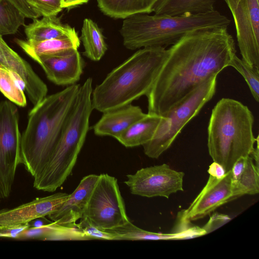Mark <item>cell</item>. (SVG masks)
Returning a JSON list of instances; mask_svg holds the SVG:
<instances>
[{
    "mask_svg": "<svg viewBox=\"0 0 259 259\" xmlns=\"http://www.w3.org/2000/svg\"><path fill=\"white\" fill-rule=\"evenodd\" d=\"M236 53L227 27L186 33L167 49V57L146 95L148 113L165 116L203 82L229 66Z\"/></svg>",
    "mask_w": 259,
    "mask_h": 259,
    "instance_id": "obj_1",
    "label": "cell"
},
{
    "mask_svg": "<svg viewBox=\"0 0 259 259\" xmlns=\"http://www.w3.org/2000/svg\"><path fill=\"white\" fill-rule=\"evenodd\" d=\"M80 85L46 96L28 114L21 134L22 164L33 177L44 168L59 141Z\"/></svg>",
    "mask_w": 259,
    "mask_h": 259,
    "instance_id": "obj_2",
    "label": "cell"
},
{
    "mask_svg": "<svg viewBox=\"0 0 259 259\" xmlns=\"http://www.w3.org/2000/svg\"><path fill=\"white\" fill-rule=\"evenodd\" d=\"M167 55V50L162 47L143 48L136 51L93 90V109L103 113L146 96Z\"/></svg>",
    "mask_w": 259,
    "mask_h": 259,
    "instance_id": "obj_3",
    "label": "cell"
},
{
    "mask_svg": "<svg viewBox=\"0 0 259 259\" xmlns=\"http://www.w3.org/2000/svg\"><path fill=\"white\" fill-rule=\"evenodd\" d=\"M92 92V79L88 78L79 87L51 157L42 170L34 178L33 183L38 190L55 192L71 174L89 128L94 109Z\"/></svg>",
    "mask_w": 259,
    "mask_h": 259,
    "instance_id": "obj_4",
    "label": "cell"
},
{
    "mask_svg": "<svg viewBox=\"0 0 259 259\" xmlns=\"http://www.w3.org/2000/svg\"><path fill=\"white\" fill-rule=\"evenodd\" d=\"M253 122L248 107L235 99L223 98L212 109L207 128L208 150L213 162L222 165L226 172L253 150Z\"/></svg>",
    "mask_w": 259,
    "mask_h": 259,
    "instance_id": "obj_5",
    "label": "cell"
},
{
    "mask_svg": "<svg viewBox=\"0 0 259 259\" xmlns=\"http://www.w3.org/2000/svg\"><path fill=\"white\" fill-rule=\"evenodd\" d=\"M139 13L123 19L120 33L124 46L135 50L171 46L186 33L198 29L228 27L230 20L217 10L205 13L169 16Z\"/></svg>",
    "mask_w": 259,
    "mask_h": 259,
    "instance_id": "obj_6",
    "label": "cell"
},
{
    "mask_svg": "<svg viewBox=\"0 0 259 259\" xmlns=\"http://www.w3.org/2000/svg\"><path fill=\"white\" fill-rule=\"evenodd\" d=\"M217 77L203 82L162 117L153 138L143 145L146 155L158 158L170 147L184 127L214 96Z\"/></svg>",
    "mask_w": 259,
    "mask_h": 259,
    "instance_id": "obj_7",
    "label": "cell"
},
{
    "mask_svg": "<svg viewBox=\"0 0 259 259\" xmlns=\"http://www.w3.org/2000/svg\"><path fill=\"white\" fill-rule=\"evenodd\" d=\"M16 104L0 102V199L8 198L12 192L16 170L22 164L21 134Z\"/></svg>",
    "mask_w": 259,
    "mask_h": 259,
    "instance_id": "obj_8",
    "label": "cell"
},
{
    "mask_svg": "<svg viewBox=\"0 0 259 259\" xmlns=\"http://www.w3.org/2000/svg\"><path fill=\"white\" fill-rule=\"evenodd\" d=\"M83 216L104 230L130 221L116 178L107 174L99 175Z\"/></svg>",
    "mask_w": 259,
    "mask_h": 259,
    "instance_id": "obj_9",
    "label": "cell"
},
{
    "mask_svg": "<svg viewBox=\"0 0 259 259\" xmlns=\"http://www.w3.org/2000/svg\"><path fill=\"white\" fill-rule=\"evenodd\" d=\"M234 21L242 59L259 68V0H223Z\"/></svg>",
    "mask_w": 259,
    "mask_h": 259,
    "instance_id": "obj_10",
    "label": "cell"
},
{
    "mask_svg": "<svg viewBox=\"0 0 259 259\" xmlns=\"http://www.w3.org/2000/svg\"><path fill=\"white\" fill-rule=\"evenodd\" d=\"M184 175L183 172L162 164L142 168L134 174L127 175L124 183L133 195L168 198L172 194L184 190Z\"/></svg>",
    "mask_w": 259,
    "mask_h": 259,
    "instance_id": "obj_11",
    "label": "cell"
},
{
    "mask_svg": "<svg viewBox=\"0 0 259 259\" xmlns=\"http://www.w3.org/2000/svg\"><path fill=\"white\" fill-rule=\"evenodd\" d=\"M233 199L231 170L227 172L221 179L209 175L204 187L189 207L180 212L179 218L189 222L200 219Z\"/></svg>",
    "mask_w": 259,
    "mask_h": 259,
    "instance_id": "obj_12",
    "label": "cell"
},
{
    "mask_svg": "<svg viewBox=\"0 0 259 259\" xmlns=\"http://www.w3.org/2000/svg\"><path fill=\"white\" fill-rule=\"evenodd\" d=\"M70 194L57 192L12 209H0V226H16L29 223L56 211L69 197Z\"/></svg>",
    "mask_w": 259,
    "mask_h": 259,
    "instance_id": "obj_13",
    "label": "cell"
},
{
    "mask_svg": "<svg viewBox=\"0 0 259 259\" xmlns=\"http://www.w3.org/2000/svg\"><path fill=\"white\" fill-rule=\"evenodd\" d=\"M44 70L47 78L56 84L70 85L78 81L84 62L77 50L53 55H44L33 59Z\"/></svg>",
    "mask_w": 259,
    "mask_h": 259,
    "instance_id": "obj_14",
    "label": "cell"
},
{
    "mask_svg": "<svg viewBox=\"0 0 259 259\" xmlns=\"http://www.w3.org/2000/svg\"><path fill=\"white\" fill-rule=\"evenodd\" d=\"M99 175L90 174L84 177L76 188L55 211L48 217L59 225L72 226L83 215Z\"/></svg>",
    "mask_w": 259,
    "mask_h": 259,
    "instance_id": "obj_15",
    "label": "cell"
},
{
    "mask_svg": "<svg viewBox=\"0 0 259 259\" xmlns=\"http://www.w3.org/2000/svg\"><path fill=\"white\" fill-rule=\"evenodd\" d=\"M146 115L141 108L130 104L105 112L94 125L95 134L116 139L137 120Z\"/></svg>",
    "mask_w": 259,
    "mask_h": 259,
    "instance_id": "obj_16",
    "label": "cell"
},
{
    "mask_svg": "<svg viewBox=\"0 0 259 259\" xmlns=\"http://www.w3.org/2000/svg\"><path fill=\"white\" fill-rule=\"evenodd\" d=\"M106 231L115 234L118 240H185L196 238L200 235V230L195 226H189L170 233H154L142 229L130 221L124 225Z\"/></svg>",
    "mask_w": 259,
    "mask_h": 259,
    "instance_id": "obj_17",
    "label": "cell"
},
{
    "mask_svg": "<svg viewBox=\"0 0 259 259\" xmlns=\"http://www.w3.org/2000/svg\"><path fill=\"white\" fill-rule=\"evenodd\" d=\"M25 25L27 40L39 41L76 34L74 28L62 23L57 16H44Z\"/></svg>",
    "mask_w": 259,
    "mask_h": 259,
    "instance_id": "obj_18",
    "label": "cell"
},
{
    "mask_svg": "<svg viewBox=\"0 0 259 259\" xmlns=\"http://www.w3.org/2000/svg\"><path fill=\"white\" fill-rule=\"evenodd\" d=\"M15 41L32 59L41 56L57 55L77 50L80 45V39L77 34L39 41L19 39H16Z\"/></svg>",
    "mask_w": 259,
    "mask_h": 259,
    "instance_id": "obj_19",
    "label": "cell"
},
{
    "mask_svg": "<svg viewBox=\"0 0 259 259\" xmlns=\"http://www.w3.org/2000/svg\"><path fill=\"white\" fill-rule=\"evenodd\" d=\"M162 116L147 113L122 132L116 139L125 147L143 146L153 138Z\"/></svg>",
    "mask_w": 259,
    "mask_h": 259,
    "instance_id": "obj_20",
    "label": "cell"
},
{
    "mask_svg": "<svg viewBox=\"0 0 259 259\" xmlns=\"http://www.w3.org/2000/svg\"><path fill=\"white\" fill-rule=\"evenodd\" d=\"M160 0H98V6L105 15L124 19L135 14H150Z\"/></svg>",
    "mask_w": 259,
    "mask_h": 259,
    "instance_id": "obj_21",
    "label": "cell"
},
{
    "mask_svg": "<svg viewBox=\"0 0 259 259\" xmlns=\"http://www.w3.org/2000/svg\"><path fill=\"white\" fill-rule=\"evenodd\" d=\"M216 0H160L155 5V14L169 16L205 13L214 10Z\"/></svg>",
    "mask_w": 259,
    "mask_h": 259,
    "instance_id": "obj_22",
    "label": "cell"
},
{
    "mask_svg": "<svg viewBox=\"0 0 259 259\" xmlns=\"http://www.w3.org/2000/svg\"><path fill=\"white\" fill-rule=\"evenodd\" d=\"M79 39L84 47L83 55L92 61H99L107 50L101 29L92 19H84Z\"/></svg>",
    "mask_w": 259,
    "mask_h": 259,
    "instance_id": "obj_23",
    "label": "cell"
},
{
    "mask_svg": "<svg viewBox=\"0 0 259 259\" xmlns=\"http://www.w3.org/2000/svg\"><path fill=\"white\" fill-rule=\"evenodd\" d=\"M233 184V183H232ZM234 199L242 195L259 192V168L248 156L245 168L238 181L233 184Z\"/></svg>",
    "mask_w": 259,
    "mask_h": 259,
    "instance_id": "obj_24",
    "label": "cell"
},
{
    "mask_svg": "<svg viewBox=\"0 0 259 259\" xmlns=\"http://www.w3.org/2000/svg\"><path fill=\"white\" fill-rule=\"evenodd\" d=\"M0 92L11 102L20 107L27 104L22 87L13 74L0 65Z\"/></svg>",
    "mask_w": 259,
    "mask_h": 259,
    "instance_id": "obj_25",
    "label": "cell"
},
{
    "mask_svg": "<svg viewBox=\"0 0 259 259\" xmlns=\"http://www.w3.org/2000/svg\"><path fill=\"white\" fill-rule=\"evenodd\" d=\"M25 17L13 5L0 0V35L15 34L25 24Z\"/></svg>",
    "mask_w": 259,
    "mask_h": 259,
    "instance_id": "obj_26",
    "label": "cell"
},
{
    "mask_svg": "<svg viewBox=\"0 0 259 259\" xmlns=\"http://www.w3.org/2000/svg\"><path fill=\"white\" fill-rule=\"evenodd\" d=\"M229 66L235 68L243 77L254 100L259 102V68L250 65L236 55Z\"/></svg>",
    "mask_w": 259,
    "mask_h": 259,
    "instance_id": "obj_27",
    "label": "cell"
},
{
    "mask_svg": "<svg viewBox=\"0 0 259 259\" xmlns=\"http://www.w3.org/2000/svg\"><path fill=\"white\" fill-rule=\"evenodd\" d=\"M80 220V222L76 224V226L88 240H118L117 236L115 234L94 226L86 217L83 216Z\"/></svg>",
    "mask_w": 259,
    "mask_h": 259,
    "instance_id": "obj_28",
    "label": "cell"
},
{
    "mask_svg": "<svg viewBox=\"0 0 259 259\" xmlns=\"http://www.w3.org/2000/svg\"><path fill=\"white\" fill-rule=\"evenodd\" d=\"M40 16H57L62 10L61 0H32Z\"/></svg>",
    "mask_w": 259,
    "mask_h": 259,
    "instance_id": "obj_29",
    "label": "cell"
},
{
    "mask_svg": "<svg viewBox=\"0 0 259 259\" xmlns=\"http://www.w3.org/2000/svg\"><path fill=\"white\" fill-rule=\"evenodd\" d=\"M15 7L25 18L36 19L40 17L32 0H5Z\"/></svg>",
    "mask_w": 259,
    "mask_h": 259,
    "instance_id": "obj_30",
    "label": "cell"
},
{
    "mask_svg": "<svg viewBox=\"0 0 259 259\" xmlns=\"http://www.w3.org/2000/svg\"><path fill=\"white\" fill-rule=\"evenodd\" d=\"M231 219L227 215L215 213L209 219L208 222L202 228L207 234L224 225Z\"/></svg>",
    "mask_w": 259,
    "mask_h": 259,
    "instance_id": "obj_31",
    "label": "cell"
},
{
    "mask_svg": "<svg viewBox=\"0 0 259 259\" xmlns=\"http://www.w3.org/2000/svg\"><path fill=\"white\" fill-rule=\"evenodd\" d=\"M247 157H241L233 164L231 169L233 184L238 181L244 171L246 165Z\"/></svg>",
    "mask_w": 259,
    "mask_h": 259,
    "instance_id": "obj_32",
    "label": "cell"
},
{
    "mask_svg": "<svg viewBox=\"0 0 259 259\" xmlns=\"http://www.w3.org/2000/svg\"><path fill=\"white\" fill-rule=\"evenodd\" d=\"M208 172L211 176L217 179H221L225 176L227 172L222 165L213 162L209 165Z\"/></svg>",
    "mask_w": 259,
    "mask_h": 259,
    "instance_id": "obj_33",
    "label": "cell"
},
{
    "mask_svg": "<svg viewBox=\"0 0 259 259\" xmlns=\"http://www.w3.org/2000/svg\"><path fill=\"white\" fill-rule=\"evenodd\" d=\"M89 0H61L62 9L75 7L88 2Z\"/></svg>",
    "mask_w": 259,
    "mask_h": 259,
    "instance_id": "obj_34",
    "label": "cell"
},
{
    "mask_svg": "<svg viewBox=\"0 0 259 259\" xmlns=\"http://www.w3.org/2000/svg\"><path fill=\"white\" fill-rule=\"evenodd\" d=\"M0 237L8 238L7 235L1 233H0Z\"/></svg>",
    "mask_w": 259,
    "mask_h": 259,
    "instance_id": "obj_35",
    "label": "cell"
}]
</instances>
